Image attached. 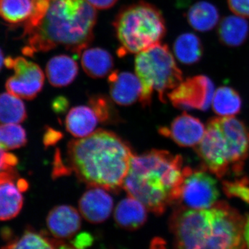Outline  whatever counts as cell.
Wrapping results in <instances>:
<instances>
[{
	"instance_id": "2",
	"label": "cell",
	"mask_w": 249,
	"mask_h": 249,
	"mask_svg": "<svg viewBox=\"0 0 249 249\" xmlns=\"http://www.w3.org/2000/svg\"><path fill=\"white\" fill-rule=\"evenodd\" d=\"M246 221L223 201L204 210L178 206L169 220L174 249H247Z\"/></svg>"
},
{
	"instance_id": "26",
	"label": "cell",
	"mask_w": 249,
	"mask_h": 249,
	"mask_svg": "<svg viewBox=\"0 0 249 249\" xmlns=\"http://www.w3.org/2000/svg\"><path fill=\"white\" fill-rule=\"evenodd\" d=\"M24 103L9 92L0 94V124H19L27 119Z\"/></svg>"
},
{
	"instance_id": "38",
	"label": "cell",
	"mask_w": 249,
	"mask_h": 249,
	"mask_svg": "<svg viewBox=\"0 0 249 249\" xmlns=\"http://www.w3.org/2000/svg\"><path fill=\"white\" fill-rule=\"evenodd\" d=\"M149 249H168L166 242L161 237H156L150 242Z\"/></svg>"
},
{
	"instance_id": "25",
	"label": "cell",
	"mask_w": 249,
	"mask_h": 249,
	"mask_svg": "<svg viewBox=\"0 0 249 249\" xmlns=\"http://www.w3.org/2000/svg\"><path fill=\"white\" fill-rule=\"evenodd\" d=\"M212 106L217 115L228 117L240 112L242 101L235 89L229 87H221L214 91Z\"/></svg>"
},
{
	"instance_id": "3",
	"label": "cell",
	"mask_w": 249,
	"mask_h": 249,
	"mask_svg": "<svg viewBox=\"0 0 249 249\" xmlns=\"http://www.w3.org/2000/svg\"><path fill=\"white\" fill-rule=\"evenodd\" d=\"M134 155L127 142L106 129H98L67 145L68 165L80 181L114 193L124 186Z\"/></svg>"
},
{
	"instance_id": "18",
	"label": "cell",
	"mask_w": 249,
	"mask_h": 249,
	"mask_svg": "<svg viewBox=\"0 0 249 249\" xmlns=\"http://www.w3.org/2000/svg\"><path fill=\"white\" fill-rule=\"evenodd\" d=\"M217 35L221 43L229 47L243 45L249 35V24L245 18L238 16H229L219 22Z\"/></svg>"
},
{
	"instance_id": "5",
	"label": "cell",
	"mask_w": 249,
	"mask_h": 249,
	"mask_svg": "<svg viewBox=\"0 0 249 249\" xmlns=\"http://www.w3.org/2000/svg\"><path fill=\"white\" fill-rule=\"evenodd\" d=\"M120 47L119 57L139 53L157 44L164 37L166 27L160 10L141 1L119 11L113 22Z\"/></svg>"
},
{
	"instance_id": "16",
	"label": "cell",
	"mask_w": 249,
	"mask_h": 249,
	"mask_svg": "<svg viewBox=\"0 0 249 249\" xmlns=\"http://www.w3.org/2000/svg\"><path fill=\"white\" fill-rule=\"evenodd\" d=\"M147 209L141 201L128 196L116 206L114 217L118 227L129 231L139 230L147 220Z\"/></svg>"
},
{
	"instance_id": "34",
	"label": "cell",
	"mask_w": 249,
	"mask_h": 249,
	"mask_svg": "<svg viewBox=\"0 0 249 249\" xmlns=\"http://www.w3.org/2000/svg\"><path fill=\"white\" fill-rule=\"evenodd\" d=\"M63 137L62 133L60 131L53 129L52 127H47L44 134L43 142L46 147L55 145Z\"/></svg>"
},
{
	"instance_id": "15",
	"label": "cell",
	"mask_w": 249,
	"mask_h": 249,
	"mask_svg": "<svg viewBox=\"0 0 249 249\" xmlns=\"http://www.w3.org/2000/svg\"><path fill=\"white\" fill-rule=\"evenodd\" d=\"M108 83L111 99L119 106H132L140 98L142 84L137 75L128 71H111Z\"/></svg>"
},
{
	"instance_id": "41",
	"label": "cell",
	"mask_w": 249,
	"mask_h": 249,
	"mask_svg": "<svg viewBox=\"0 0 249 249\" xmlns=\"http://www.w3.org/2000/svg\"><path fill=\"white\" fill-rule=\"evenodd\" d=\"M4 53H3L2 50L0 48V70L2 69L3 65H4Z\"/></svg>"
},
{
	"instance_id": "20",
	"label": "cell",
	"mask_w": 249,
	"mask_h": 249,
	"mask_svg": "<svg viewBox=\"0 0 249 249\" xmlns=\"http://www.w3.org/2000/svg\"><path fill=\"white\" fill-rule=\"evenodd\" d=\"M85 73L92 78H103L110 74L114 67L112 55L106 49L96 47L86 49L81 55Z\"/></svg>"
},
{
	"instance_id": "21",
	"label": "cell",
	"mask_w": 249,
	"mask_h": 249,
	"mask_svg": "<svg viewBox=\"0 0 249 249\" xmlns=\"http://www.w3.org/2000/svg\"><path fill=\"white\" fill-rule=\"evenodd\" d=\"M16 180L0 183V221L14 219L20 212L24 198Z\"/></svg>"
},
{
	"instance_id": "9",
	"label": "cell",
	"mask_w": 249,
	"mask_h": 249,
	"mask_svg": "<svg viewBox=\"0 0 249 249\" xmlns=\"http://www.w3.org/2000/svg\"><path fill=\"white\" fill-rule=\"evenodd\" d=\"M4 65L15 72L14 76L6 80L8 92L26 100L34 99L40 92L45 83V75L39 65L24 57H7Z\"/></svg>"
},
{
	"instance_id": "6",
	"label": "cell",
	"mask_w": 249,
	"mask_h": 249,
	"mask_svg": "<svg viewBox=\"0 0 249 249\" xmlns=\"http://www.w3.org/2000/svg\"><path fill=\"white\" fill-rule=\"evenodd\" d=\"M135 71L142 84L139 101L142 107L151 105L154 89L160 101L165 103V96L183 81L182 72L168 45L160 43L137 53Z\"/></svg>"
},
{
	"instance_id": "22",
	"label": "cell",
	"mask_w": 249,
	"mask_h": 249,
	"mask_svg": "<svg viewBox=\"0 0 249 249\" xmlns=\"http://www.w3.org/2000/svg\"><path fill=\"white\" fill-rule=\"evenodd\" d=\"M187 19L195 30L207 32L217 25L219 11L213 4L208 1H198L188 10Z\"/></svg>"
},
{
	"instance_id": "35",
	"label": "cell",
	"mask_w": 249,
	"mask_h": 249,
	"mask_svg": "<svg viewBox=\"0 0 249 249\" xmlns=\"http://www.w3.org/2000/svg\"><path fill=\"white\" fill-rule=\"evenodd\" d=\"M71 245L77 249H85L93 243V237L89 232H82L71 241Z\"/></svg>"
},
{
	"instance_id": "27",
	"label": "cell",
	"mask_w": 249,
	"mask_h": 249,
	"mask_svg": "<svg viewBox=\"0 0 249 249\" xmlns=\"http://www.w3.org/2000/svg\"><path fill=\"white\" fill-rule=\"evenodd\" d=\"M32 10V0H0V17L11 24L25 22Z\"/></svg>"
},
{
	"instance_id": "36",
	"label": "cell",
	"mask_w": 249,
	"mask_h": 249,
	"mask_svg": "<svg viewBox=\"0 0 249 249\" xmlns=\"http://www.w3.org/2000/svg\"><path fill=\"white\" fill-rule=\"evenodd\" d=\"M69 101L64 96H58L53 100L52 103V109L57 114H62L67 111L69 107Z\"/></svg>"
},
{
	"instance_id": "1",
	"label": "cell",
	"mask_w": 249,
	"mask_h": 249,
	"mask_svg": "<svg viewBox=\"0 0 249 249\" xmlns=\"http://www.w3.org/2000/svg\"><path fill=\"white\" fill-rule=\"evenodd\" d=\"M96 20V10L87 0H32L22 53L31 57L63 47L80 55L93 41Z\"/></svg>"
},
{
	"instance_id": "13",
	"label": "cell",
	"mask_w": 249,
	"mask_h": 249,
	"mask_svg": "<svg viewBox=\"0 0 249 249\" xmlns=\"http://www.w3.org/2000/svg\"><path fill=\"white\" fill-rule=\"evenodd\" d=\"M112 197L105 189L93 187L80 197L78 206L85 220L92 224L106 222L112 212Z\"/></svg>"
},
{
	"instance_id": "33",
	"label": "cell",
	"mask_w": 249,
	"mask_h": 249,
	"mask_svg": "<svg viewBox=\"0 0 249 249\" xmlns=\"http://www.w3.org/2000/svg\"><path fill=\"white\" fill-rule=\"evenodd\" d=\"M229 9L236 16L249 18V0H227Z\"/></svg>"
},
{
	"instance_id": "30",
	"label": "cell",
	"mask_w": 249,
	"mask_h": 249,
	"mask_svg": "<svg viewBox=\"0 0 249 249\" xmlns=\"http://www.w3.org/2000/svg\"><path fill=\"white\" fill-rule=\"evenodd\" d=\"M18 163L16 156L0 149V178L17 180L18 174L16 166Z\"/></svg>"
},
{
	"instance_id": "19",
	"label": "cell",
	"mask_w": 249,
	"mask_h": 249,
	"mask_svg": "<svg viewBox=\"0 0 249 249\" xmlns=\"http://www.w3.org/2000/svg\"><path fill=\"white\" fill-rule=\"evenodd\" d=\"M98 118L90 107L80 106L69 111L66 119L67 130L76 138H84L92 134L98 124Z\"/></svg>"
},
{
	"instance_id": "42",
	"label": "cell",
	"mask_w": 249,
	"mask_h": 249,
	"mask_svg": "<svg viewBox=\"0 0 249 249\" xmlns=\"http://www.w3.org/2000/svg\"><path fill=\"white\" fill-rule=\"evenodd\" d=\"M10 181V180L3 179V178H0V183L4 182V181Z\"/></svg>"
},
{
	"instance_id": "32",
	"label": "cell",
	"mask_w": 249,
	"mask_h": 249,
	"mask_svg": "<svg viewBox=\"0 0 249 249\" xmlns=\"http://www.w3.org/2000/svg\"><path fill=\"white\" fill-rule=\"evenodd\" d=\"M71 168L67 166L62 160L61 153L59 149H57L54 156L53 172L52 177L53 178H57L62 176H67L71 173Z\"/></svg>"
},
{
	"instance_id": "37",
	"label": "cell",
	"mask_w": 249,
	"mask_h": 249,
	"mask_svg": "<svg viewBox=\"0 0 249 249\" xmlns=\"http://www.w3.org/2000/svg\"><path fill=\"white\" fill-rule=\"evenodd\" d=\"M96 9H108L113 7L118 0H87Z\"/></svg>"
},
{
	"instance_id": "40",
	"label": "cell",
	"mask_w": 249,
	"mask_h": 249,
	"mask_svg": "<svg viewBox=\"0 0 249 249\" xmlns=\"http://www.w3.org/2000/svg\"><path fill=\"white\" fill-rule=\"evenodd\" d=\"M57 249H77L74 248L73 247H70V246L66 245L65 244H64L62 241H60V243L58 246V248Z\"/></svg>"
},
{
	"instance_id": "24",
	"label": "cell",
	"mask_w": 249,
	"mask_h": 249,
	"mask_svg": "<svg viewBox=\"0 0 249 249\" xmlns=\"http://www.w3.org/2000/svg\"><path fill=\"white\" fill-rule=\"evenodd\" d=\"M60 242L57 239L50 238L45 232L29 229L1 249H57Z\"/></svg>"
},
{
	"instance_id": "14",
	"label": "cell",
	"mask_w": 249,
	"mask_h": 249,
	"mask_svg": "<svg viewBox=\"0 0 249 249\" xmlns=\"http://www.w3.org/2000/svg\"><path fill=\"white\" fill-rule=\"evenodd\" d=\"M49 232L57 240L71 239L81 228V217L73 206L60 205L49 211L47 217Z\"/></svg>"
},
{
	"instance_id": "4",
	"label": "cell",
	"mask_w": 249,
	"mask_h": 249,
	"mask_svg": "<svg viewBox=\"0 0 249 249\" xmlns=\"http://www.w3.org/2000/svg\"><path fill=\"white\" fill-rule=\"evenodd\" d=\"M183 160L165 150L134 155L123 188L156 215L178 204L184 178Z\"/></svg>"
},
{
	"instance_id": "23",
	"label": "cell",
	"mask_w": 249,
	"mask_h": 249,
	"mask_svg": "<svg viewBox=\"0 0 249 249\" xmlns=\"http://www.w3.org/2000/svg\"><path fill=\"white\" fill-rule=\"evenodd\" d=\"M173 52L178 61L190 65L200 61L204 54V47L197 36L186 33L178 36L175 40Z\"/></svg>"
},
{
	"instance_id": "7",
	"label": "cell",
	"mask_w": 249,
	"mask_h": 249,
	"mask_svg": "<svg viewBox=\"0 0 249 249\" xmlns=\"http://www.w3.org/2000/svg\"><path fill=\"white\" fill-rule=\"evenodd\" d=\"M184 178L180 191L178 204L194 210L210 209L216 204L219 193L217 181L209 173L193 171L189 167L184 168Z\"/></svg>"
},
{
	"instance_id": "8",
	"label": "cell",
	"mask_w": 249,
	"mask_h": 249,
	"mask_svg": "<svg viewBox=\"0 0 249 249\" xmlns=\"http://www.w3.org/2000/svg\"><path fill=\"white\" fill-rule=\"evenodd\" d=\"M196 151L205 167L217 178H223L231 170L227 142L215 118L208 124L202 140L196 145Z\"/></svg>"
},
{
	"instance_id": "31",
	"label": "cell",
	"mask_w": 249,
	"mask_h": 249,
	"mask_svg": "<svg viewBox=\"0 0 249 249\" xmlns=\"http://www.w3.org/2000/svg\"><path fill=\"white\" fill-rule=\"evenodd\" d=\"M224 193L227 196L240 198L249 204V180L241 178L233 181H224L223 183Z\"/></svg>"
},
{
	"instance_id": "10",
	"label": "cell",
	"mask_w": 249,
	"mask_h": 249,
	"mask_svg": "<svg viewBox=\"0 0 249 249\" xmlns=\"http://www.w3.org/2000/svg\"><path fill=\"white\" fill-rule=\"evenodd\" d=\"M214 89L212 80L200 75L183 80L168 93L167 97L178 109L205 111L212 104Z\"/></svg>"
},
{
	"instance_id": "39",
	"label": "cell",
	"mask_w": 249,
	"mask_h": 249,
	"mask_svg": "<svg viewBox=\"0 0 249 249\" xmlns=\"http://www.w3.org/2000/svg\"><path fill=\"white\" fill-rule=\"evenodd\" d=\"M245 238L247 241V247L249 249V217L246 221L245 225Z\"/></svg>"
},
{
	"instance_id": "28",
	"label": "cell",
	"mask_w": 249,
	"mask_h": 249,
	"mask_svg": "<svg viewBox=\"0 0 249 249\" xmlns=\"http://www.w3.org/2000/svg\"><path fill=\"white\" fill-rule=\"evenodd\" d=\"M27 138L25 130L22 126L16 124H0V149L15 150L24 146Z\"/></svg>"
},
{
	"instance_id": "29",
	"label": "cell",
	"mask_w": 249,
	"mask_h": 249,
	"mask_svg": "<svg viewBox=\"0 0 249 249\" xmlns=\"http://www.w3.org/2000/svg\"><path fill=\"white\" fill-rule=\"evenodd\" d=\"M89 105L101 124H116L120 122L119 113L107 96L101 94L92 95L89 98Z\"/></svg>"
},
{
	"instance_id": "17",
	"label": "cell",
	"mask_w": 249,
	"mask_h": 249,
	"mask_svg": "<svg viewBox=\"0 0 249 249\" xmlns=\"http://www.w3.org/2000/svg\"><path fill=\"white\" fill-rule=\"evenodd\" d=\"M78 73L76 60L67 55H59L51 58L46 67V74L49 83L55 88L71 84Z\"/></svg>"
},
{
	"instance_id": "12",
	"label": "cell",
	"mask_w": 249,
	"mask_h": 249,
	"mask_svg": "<svg viewBox=\"0 0 249 249\" xmlns=\"http://www.w3.org/2000/svg\"><path fill=\"white\" fill-rule=\"evenodd\" d=\"M204 124L186 113L178 116L169 127H160L159 132L182 147L197 145L206 132Z\"/></svg>"
},
{
	"instance_id": "11",
	"label": "cell",
	"mask_w": 249,
	"mask_h": 249,
	"mask_svg": "<svg viewBox=\"0 0 249 249\" xmlns=\"http://www.w3.org/2000/svg\"><path fill=\"white\" fill-rule=\"evenodd\" d=\"M227 140L231 163V172L240 175L249 155V129L234 116L215 118Z\"/></svg>"
}]
</instances>
